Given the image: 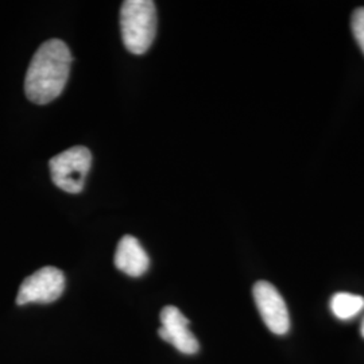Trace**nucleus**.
I'll use <instances>...</instances> for the list:
<instances>
[{"label": "nucleus", "mask_w": 364, "mask_h": 364, "mask_svg": "<svg viewBox=\"0 0 364 364\" xmlns=\"http://www.w3.org/2000/svg\"><path fill=\"white\" fill-rule=\"evenodd\" d=\"M72 54L61 39L43 42L33 55L25 77L27 99L36 105H48L65 88Z\"/></svg>", "instance_id": "nucleus-1"}, {"label": "nucleus", "mask_w": 364, "mask_h": 364, "mask_svg": "<svg viewBox=\"0 0 364 364\" xmlns=\"http://www.w3.org/2000/svg\"><path fill=\"white\" fill-rule=\"evenodd\" d=\"M120 30L126 49L132 54L147 52L156 38V9L151 0H126L120 9Z\"/></svg>", "instance_id": "nucleus-2"}, {"label": "nucleus", "mask_w": 364, "mask_h": 364, "mask_svg": "<svg viewBox=\"0 0 364 364\" xmlns=\"http://www.w3.org/2000/svg\"><path fill=\"white\" fill-rule=\"evenodd\" d=\"M91 151L84 146H75L53 156L49 162L54 185L68 193H80L91 169Z\"/></svg>", "instance_id": "nucleus-3"}, {"label": "nucleus", "mask_w": 364, "mask_h": 364, "mask_svg": "<svg viewBox=\"0 0 364 364\" xmlns=\"http://www.w3.org/2000/svg\"><path fill=\"white\" fill-rule=\"evenodd\" d=\"M65 289V275L53 266H46L39 269L38 272L31 274L22 282L19 287L16 304H50L60 299Z\"/></svg>", "instance_id": "nucleus-4"}, {"label": "nucleus", "mask_w": 364, "mask_h": 364, "mask_svg": "<svg viewBox=\"0 0 364 364\" xmlns=\"http://www.w3.org/2000/svg\"><path fill=\"white\" fill-rule=\"evenodd\" d=\"M255 305L266 326L275 335H285L290 329L287 302L277 287L267 281H259L252 287Z\"/></svg>", "instance_id": "nucleus-5"}, {"label": "nucleus", "mask_w": 364, "mask_h": 364, "mask_svg": "<svg viewBox=\"0 0 364 364\" xmlns=\"http://www.w3.org/2000/svg\"><path fill=\"white\" fill-rule=\"evenodd\" d=\"M159 338L174 346L178 351L192 355L198 351L200 344L195 335L189 331V320L176 306H165L161 312Z\"/></svg>", "instance_id": "nucleus-6"}, {"label": "nucleus", "mask_w": 364, "mask_h": 364, "mask_svg": "<svg viewBox=\"0 0 364 364\" xmlns=\"http://www.w3.org/2000/svg\"><path fill=\"white\" fill-rule=\"evenodd\" d=\"M114 262L117 270L130 277L144 275L150 266L147 252L141 246L139 240L131 235H126L120 239Z\"/></svg>", "instance_id": "nucleus-7"}, {"label": "nucleus", "mask_w": 364, "mask_h": 364, "mask_svg": "<svg viewBox=\"0 0 364 364\" xmlns=\"http://www.w3.org/2000/svg\"><path fill=\"white\" fill-rule=\"evenodd\" d=\"M364 309V299L352 293H336L331 299V311L340 320H350Z\"/></svg>", "instance_id": "nucleus-8"}, {"label": "nucleus", "mask_w": 364, "mask_h": 364, "mask_svg": "<svg viewBox=\"0 0 364 364\" xmlns=\"http://www.w3.org/2000/svg\"><path fill=\"white\" fill-rule=\"evenodd\" d=\"M352 33L364 53V7L356 9L352 14Z\"/></svg>", "instance_id": "nucleus-9"}, {"label": "nucleus", "mask_w": 364, "mask_h": 364, "mask_svg": "<svg viewBox=\"0 0 364 364\" xmlns=\"http://www.w3.org/2000/svg\"><path fill=\"white\" fill-rule=\"evenodd\" d=\"M360 333H362V336L364 338V318L363 321H362V326H360Z\"/></svg>", "instance_id": "nucleus-10"}]
</instances>
